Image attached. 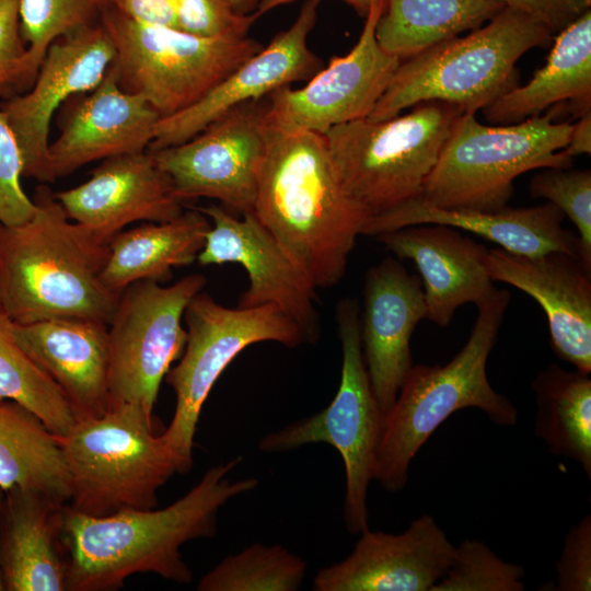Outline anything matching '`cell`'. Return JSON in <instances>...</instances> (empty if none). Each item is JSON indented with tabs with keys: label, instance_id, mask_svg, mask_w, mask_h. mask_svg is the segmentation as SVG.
<instances>
[{
	"label": "cell",
	"instance_id": "obj_40",
	"mask_svg": "<svg viewBox=\"0 0 591 591\" xmlns=\"http://www.w3.org/2000/svg\"><path fill=\"white\" fill-rule=\"evenodd\" d=\"M20 0H0V93L23 88L26 45L21 33Z\"/></svg>",
	"mask_w": 591,
	"mask_h": 591
},
{
	"label": "cell",
	"instance_id": "obj_35",
	"mask_svg": "<svg viewBox=\"0 0 591 591\" xmlns=\"http://www.w3.org/2000/svg\"><path fill=\"white\" fill-rule=\"evenodd\" d=\"M524 568L499 558L484 542L464 540L431 591H523Z\"/></svg>",
	"mask_w": 591,
	"mask_h": 591
},
{
	"label": "cell",
	"instance_id": "obj_24",
	"mask_svg": "<svg viewBox=\"0 0 591 591\" xmlns=\"http://www.w3.org/2000/svg\"><path fill=\"white\" fill-rule=\"evenodd\" d=\"M564 213L552 202L495 211L443 209L420 198L369 217L362 235L375 236L404 227L443 224L479 235L517 255L537 257L559 252L579 257L578 236L563 227Z\"/></svg>",
	"mask_w": 591,
	"mask_h": 591
},
{
	"label": "cell",
	"instance_id": "obj_19",
	"mask_svg": "<svg viewBox=\"0 0 591 591\" xmlns=\"http://www.w3.org/2000/svg\"><path fill=\"white\" fill-rule=\"evenodd\" d=\"M54 195L70 220L104 244L130 223L165 222L184 212L148 150L103 160L88 181Z\"/></svg>",
	"mask_w": 591,
	"mask_h": 591
},
{
	"label": "cell",
	"instance_id": "obj_16",
	"mask_svg": "<svg viewBox=\"0 0 591 591\" xmlns=\"http://www.w3.org/2000/svg\"><path fill=\"white\" fill-rule=\"evenodd\" d=\"M114 58L113 42L99 22L54 42L30 91L1 104L23 154L24 177L53 183L47 160L53 116L66 101L97 86Z\"/></svg>",
	"mask_w": 591,
	"mask_h": 591
},
{
	"label": "cell",
	"instance_id": "obj_15",
	"mask_svg": "<svg viewBox=\"0 0 591 591\" xmlns=\"http://www.w3.org/2000/svg\"><path fill=\"white\" fill-rule=\"evenodd\" d=\"M210 221L197 259L202 266L236 263L248 286L237 306L274 304L301 329L306 343L320 336L316 289L253 211L236 218L221 205L197 207Z\"/></svg>",
	"mask_w": 591,
	"mask_h": 591
},
{
	"label": "cell",
	"instance_id": "obj_13",
	"mask_svg": "<svg viewBox=\"0 0 591 591\" xmlns=\"http://www.w3.org/2000/svg\"><path fill=\"white\" fill-rule=\"evenodd\" d=\"M265 99L232 108L183 143L149 151L183 204L205 197L230 212L253 211L267 149Z\"/></svg>",
	"mask_w": 591,
	"mask_h": 591
},
{
	"label": "cell",
	"instance_id": "obj_45",
	"mask_svg": "<svg viewBox=\"0 0 591 591\" xmlns=\"http://www.w3.org/2000/svg\"><path fill=\"white\" fill-rule=\"evenodd\" d=\"M233 10L241 15L255 13L264 0H228Z\"/></svg>",
	"mask_w": 591,
	"mask_h": 591
},
{
	"label": "cell",
	"instance_id": "obj_31",
	"mask_svg": "<svg viewBox=\"0 0 591 591\" xmlns=\"http://www.w3.org/2000/svg\"><path fill=\"white\" fill-rule=\"evenodd\" d=\"M534 432L554 455L578 462L591 477V380L551 364L532 382Z\"/></svg>",
	"mask_w": 591,
	"mask_h": 591
},
{
	"label": "cell",
	"instance_id": "obj_29",
	"mask_svg": "<svg viewBox=\"0 0 591 591\" xmlns=\"http://www.w3.org/2000/svg\"><path fill=\"white\" fill-rule=\"evenodd\" d=\"M14 487L66 503L71 497L70 475L56 436L21 404L0 399V488Z\"/></svg>",
	"mask_w": 591,
	"mask_h": 591
},
{
	"label": "cell",
	"instance_id": "obj_32",
	"mask_svg": "<svg viewBox=\"0 0 591 591\" xmlns=\"http://www.w3.org/2000/svg\"><path fill=\"white\" fill-rule=\"evenodd\" d=\"M0 399L34 413L55 436H65L78 418L60 387L27 356L13 334V321L0 303Z\"/></svg>",
	"mask_w": 591,
	"mask_h": 591
},
{
	"label": "cell",
	"instance_id": "obj_7",
	"mask_svg": "<svg viewBox=\"0 0 591 591\" xmlns=\"http://www.w3.org/2000/svg\"><path fill=\"white\" fill-rule=\"evenodd\" d=\"M475 114L464 112L455 121L418 197L422 201L443 209L495 211L507 206L519 175L571 166L563 150L573 124L555 121V109L497 126L480 124Z\"/></svg>",
	"mask_w": 591,
	"mask_h": 591
},
{
	"label": "cell",
	"instance_id": "obj_14",
	"mask_svg": "<svg viewBox=\"0 0 591 591\" xmlns=\"http://www.w3.org/2000/svg\"><path fill=\"white\" fill-rule=\"evenodd\" d=\"M385 0H374L357 44L299 89L281 86L266 97L265 118L285 131L325 135L333 127L367 118L389 86L401 59L384 51L375 26Z\"/></svg>",
	"mask_w": 591,
	"mask_h": 591
},
{
	"label": "cell",
	"instance_id": "obj_11",
	"mask_svg": "<svg viewBox=\"0 0 591 591\" xmlns=\"http://www.w3.org/2000/svg\"><path fill=\"white\" fill-rule=\"evenodd\" d=\"M184 320L187 338L178 363L165 375L176 396L174 415L162 437L179 460L193 466V444L202 406L219 376L248 346L275 341L294 348L305 341L300 327L278 306L228 308L198 292Z\"/></svg>",
	"mask_w": 591,
	"mask_h": 591
},
{
	"label": "cell",
	"instance_id": "obj_8",
	"mask_svg": "<svg viewBox=\"0 0 591 591\" xmlns=\"http://www.w3.org/2000/svg\"><path fill=\"white\" fill-rule=\"evenodd\" d=\"M463 113L447 102L426 101L405 115L329 129L324 136L347 194L370 217L418 198Z\"/></svg>",
	"mask_w": 591,
	"mask_h": 591
},
{
	"label": "cell",
	"instance_id": "obj_41",
	"mask_svg": "<svg viewBox=\"0 0 591 591\" xmlns=\"http://www.w3.org/2000/svg\"><path fill=\"white\" fill-rule=\"evenodd\" d=\"M544 23L555 35L590 9L591 0H500Z\"/></svg>",
	"mask_w": 591,
	"mask_h": 591
},
{
	"label": "cell",
	"instance_id": "obj_43",
	"mask_svg": "<svg viewBox=\"0 0 591 591\" xmlns=\"http://www.w3.org/2000/svg\"><path fill=\"white\" fill-rule=\"evenodd\" d=\"M563 151L571 159L591 153V111L581 115L578 123L572 126L568 144Z\"/></svg>",
	"mask_w": 591,
	"mask_h": 591
},
{
	"label": "cell",
	"instance_id": "obj_20",
	"mask_svg": "<svg viewBox=\"0 0 591 591\" xmlns=\"http://www.w3.org/2000/svg\"><path fill=\"white\" fill-rule=\"evenodd\" d=\"M76 101L48 147L51 182L90 162L148 150L161 117L143 96L120 88L113 62Z\"/></svg>",
	"mask_w": 591,
	"mask_h": 591
},
{
	"label": "cell",
	"instance_id": "obj_25",
	"mask_svg": "<svg viewBox=\"0 0 591 591\" xmlns=\"http://www.w3.org/2000/svg\"><path fill=\"white\" fill-rule=\"evenodd\" d=\"M13 334L63 392L78 420L108 409L107 324L74 317L13 322Z\"/></svg>",
	"mask_w": 591,
	"mask_h": 591
},
{
	"label": "cell",
	"instance_id": "obj_46",
	"mask_svg": "<svg viewBox=\"0 0 591 591\" xmlns=\"http://www.w3.org/2000/svg\"><path fill=\"white\" fill-rule=\"evenodd\" d=\"M3 500H4V491L0 488V522H1V515H2V509H3ZM4 590L3 580L1 576V569H0V591Z\"/></svg>",
	"mask_w": 591,
	"mask_h": 591
},
{
	"label": "cell",
	"instance_id": "obj_37",
	"mask_svg": "<svg viewBox=\"0 0 591 591\" xmlns=\"http://www.w3.org/2000/svg\"><path fill=\"white\" fill-rule=\"evenodd\" d=\"M23 172L21 148L0 108V222L5 225L25 222L36 210L22 186Z\"/></svg>",
	"mask_w": 591,
	"mask_h": 591
},
{
	"label": "cell",
	"instance_id": "obj_10",
	"mask_svg": "<svg viewBox=\"0 0 591 591\" xmlns=\"http://www.w3.org/2000/svg\"><path fill=\"white\" fill-rule=\"evenodd\" d=\"M343 361L338 390L333 401L315 415L265 434L263 452H285L324 442L343 457L346 474L344 520L350 534L369 529L368 487L374 478L375 452L383 414L376 403L363 360L359 305L344 298L336 308Z\"/></svg>",
	"mask_w": 591,
	"mask_h": 591
},
{
	"label": "cell",
	"instance_id": "obj_30",
	"mask_svg": "<svg viewBox=\"0 0 591 591\" xmlns=\"http://www.w3.org/2000/svg\"><path fill=\"white\" fill-rule=\"evenodd\" d=\"M505 7L500 0H385L375 38L402 61L483 26Z\"/></svg>",
	"mask_w": 591,
	"mask_h": 591
},
{
	"label": "cell",
	"instance_id": "obj_21",
	"mask_svg": "<svg viewBox=\"0 0 591 591\" xmlns=\"http://www.w3.org/2000/svg\"><path fill=\"white\" fill-rule=\"evenodd\" d=\"M493 281L513 286L544 310L555 354L577 371L591 372V273L579 257L554 252L529 257L488 250Z\"/></svg>",
	"mask_w": 591,
	"mask_h": 591
},
{
	"label": "cell",
	"instance_id": "obj_39",
	"mask_svg": "<svg viewBox=\"0 0 591 591\" xmlns=\"http://www.w3.org/2000/svg\"><path fill=\"white\" fill-rule=\"evenodd\" d=\"M557 583L551 590H591V515H584L568 531L556 565Z\"/></svg>",
	"mask_w": 591,
	"mask_h": 591
},
{
	"label": "cell",
	"instance_id": "obj_17",
	"mask_svg": "<svg viewBox=\"0 0 591 591\" xmlns=\"http://www.w3.org/2000/svg\"><path fill=\"white\" fill-rule=\"evenodd\" d=\"M321 0H305L294 22L245 60L194 105L160 118L148 151L183 143L232 108L267 97L293 82L308 81L323 68L309 47Z\"/></svg>",
	"mask_w": 591,
	"mask_h": 591
},
{
	"label": "cell",
	"instance_id": "obj_27",
	"mask_svg": "<svg viewBox=\"0 0 591 591\" xmlns=\"http://www.w3.org/2000/svg\"><path fill=\"white\" fill-rule=\"evenodd\" d=\"M570 101L579 117L591 104V10L563 28L544 67L525 85H517L484 108L491 125H511Z\"/></svg>",
	"mask_w": 591,
	"mask_h": 591
},
{
	"label": "cell",
	"instance_id": "obj_6",
	"mask_svg": "<svg viewBox=\"0 0 591 591\" xmlns=\"http://www.w3.org/2000/svg\"><path fill=\"white\" fill-rule=\"evenodd\" d=\"M153 418L140 406L120 404L56 436L70 475L72 509L105 517L157 508L159 488L182 467L155 432Z\"/></svg>",
	"mask_w": 591,
	"mask_h": 591
},
{
	"label": "cell",
	"instance_id": "obj_38",
	"mask_svg": "<svg viewBox=\"0 0 591 591\" xmlns=\"http://www.w3.org/2000/svg\"><path fill=\"white\" fill-rule=\"evenodd\" d=\"M259 18L237 14L228 0H176V26L200 37L247 34Z\"/></svg>",
	"mask_w": 591,
	"mask_h": 591
},
{
	"label": "cell",
	"instance_id": "obj_22",
	"mask_svg": "<svg viewBox=\"0 0 591 591\" xmlns=\"http://www.w3.org/2000/svg\"><path fill=\"white\" fill-rule=\"evenodd\" d=\"M363 300L362 355L373 395L385 416L413 367L412 335L426 318L421 280L401 262L385 258L367 271Z\"/></svg>",
	"mask_w": 591,
	"mask_h": 591
},
{
	"label": "cell",
	"instance_id": "obj_23",
	"mask_svg": "<svg viewBox=\"0 0 591 591\" xmlns=\"http://www.w3.org/2000/svg\"><path fill=\"white\" fill-rule=\"evenodd\" d=\"M401 259L412 260L419 275L426 318L441 327L463 304L484 302L494 291L486 268L488 250L454 228L422 223L374 236Z\"/></svg>",
	"mask_w": 591,
	"mask_h": 591
},
{
	"label": "cell",
	"instance_id": "obj_26",
	"mask_svg": "<svg viewBox=\"0 0 591 591\" xmlns=\"http://www.w3.org/2000/svg\"><path fill=\"white\" fill-rule=\"evenodd\" d=\"M66 502L19 487L4 491L0 569L4 590H66L61 529Z\"/></svg>",
	"mask_w": 591,
	"mask_h": 591
},
{
	"label": "cell",
	"instance_id": "obj_2",
	"mask_svg": "<svg viewBox=\"0 0 591 591\" xmlns=\"http://www.w3.org/2000/svg\"><path fill=\"white\" fill-rule=\"evenodd\" d=\"M253 212L316 290L341 280L370 217L341 185L324 135L268 124Z\"/></svg>",
	"mask_w": 591,
	"mask_h": 591
},
{
	"label": "cell",
	"instance_id": "obj_44",
	"mask_svg": "<svg viewBox=\"0 0 591 591\" xmlns=\"http://www.w3.org/2000/svg\"><path fill=\"white\" fill-rule=\"evenodd\" d=\"M293 1L298 0H264V2L259 5L256 13L262 16L264 13L280 7L282 4H288ZM347 4H349L359 16L366 18L370 11V8L374 0H343Z\"/></svg>",
	"mask_w": 591,
	"mask_h": 591
},
{
	"label": "cell",
	"instance_id": "obj_28",
	"mask_svg": "<svg viewBox=\"0 0 591 591\" xmlns=\"http://www.w3.org/2000/svg\"><path fill=\"white\" fill-rule=\"evenodd\" d=\"M209 228V219L193 208L170 221L144 222L120 231L108 242L103 283L120 294L137 281L169 280L174 268L197 259Z\"/></svg>",
	"mask_w": 591,
	"mask_h": 591
},
{
	"label": "cell",
	"instance_id": "obj_18",
	"mask_svg": "<svg viewBox=\"0 0 591 591\" xmlns=\"http://www.w3.org/2000/svg\"><path fill=\"white\" fill-rule=\"evenodd\" d=\"M455 555V546L431 515L399 534L360 533L344 560L321 569L314 591H431Z\"/></svg>",
	"mask_w": 591,
	"mask_h": 591
},
{
	"label": "cell",
	"instance_id": "obj_36",
	"mask_svg": "<svg viewBox=\"0 0 591 591\" xmlns=\"http://www.w3.org/2000/svg\"><path fill=\"white\" fill-rule=\"evenodd\" d=\"M530 183L532 197L547 199L578 231L579 259L591 273V172L545 167Z\"/></svg>",
	"mask_w": 591,
	"mask_h": 591
},
{
	"label": "cell",
	"instance_id": "obj_3",
	"mask_svg": "<svg viewBox=\"0 0 591 591\" xmlns=\"http://www.w3.org/2000/svg\"><path fill=\"white\" fill-rule=\"evenodd\" d=\"M34 215L0 222V303L16 324L74 317L108 324L120 294L101 274L108 244L68 218L45 185L37 187Z\"/></svg>",
	"mask_w": 591,
	"mask_h": 591
},
{
	"label": "cell",
	"instance_id": "obj_9",
	"mask_svg": "<svg viewBox=\"0 0 591 591\" xmlns=\"http://www.w3.org/2000/svg\"><path fill=\"white\" fill-rule=\"evenodd\" d=\"M100 23L115 48L120 88L143 96L161 118L194 105L264 47L247 34L200 37L139 23L111 5Z\"/></svg>",
	"mask_w": 591,
	"mask_h": 591
},
{
	"label": "cell",
	"instance_id": "obj_34",
	"mask_svg": "<svg viewBox=\"0 0 591 591\" xmlns=\"http://www.w3.org/2000/svg\"><path fill=\"white\" fill-rule=\"evenodd\" d=\"M108 0H20L21 33L26 45L23 88L31 85L49 46L100 22Z\"/></svg>",
	"mask_w": 591,
	"mask_h": 591
},
{
	"label": "cell",
	"instance_id": "obj_42",
	"mask_svg": "<svg viewBox=\"0 0 591 591\" xmlns=\"http://www.w3.org/2000/svg\"><path fill=\"white\" fill-rule=\"evenodd\" d=\"M108 5L139 23L176 26V0H108Z\"/></svg>",
	"mask_w": 591,
	"mask_h": 591
},
{
	"label": "cell",
	"instance_id": "obj_1",
	"mask_svg": "<svg viewBox=\"0 0 591 591\" xmlns=\"http://www.w3.org/2000/svg\"><path fill=\"white\" fill-rule=\"evenodd\" d=\"M242 456L212 465L183 497L163 509L124 510L105 517L63 508L61 542L67 552L66 590L111 591L135 573L151 572L189 583L185 543L211 537L220 509L232 498L254 490L258 480L231 482L228 474Z\"/></svg>",
	"mask_w": 591,
	"mask_h": 591
},
{
	"label": "cell",
	"instance_id": "obj_4",
	"mask_svg": "<svg viewBox=\"0 0 591 591\" xmlns=\"http://www.w3.org/2000/svg\"><path fill=\"white\" fill-rule=\"evenodd\" d=\"M509 301L507 290L495 289L477 305L478 315L466 344L447 364L409 369L383 417L375 452L374 479L385 490L405 487L412 460L455 412L476 407L497 425L518 422V409L491 387L486 373Z\"/></svg>",
	"mask_w": 591,
	"mask_h": 591
},
{
	"label": "cell",
	"instance_id": "obj_33",
	"mask_svg": "<svg viewBox=\"0 0 591 591\" xmlns=\"http://www.w3.org/2000/svg\"><path fill=\"white\" fill-rule=\"evenodd\" d=\"M306 563L280 544H254L230 555L201 577L199 591H296Z\"/></svg>",
	"mask_w": 591,
	"mask_h": 591
},
{
	"label": "cell",
	"instance_id": "obj_5",
	"mask_svg": "<svg viewBox=\"0 0 591 591\" xmlns=\"http://www.w3.org/2000/svg\"><path fill=\"white\" fill-rule=\"evenodd\" d=\"M552 31L536 18L505 7L486 25L402 60L367 117L393 118L426 101L476 113L519 85L517 61L528 50L548 47Z\"/></svg>",
	"mask_w": 591,
	"mask_h": 591
},
{
	"label": "cell",
	"instance_id": "obj_12",
	"mask_svg": "<svg viewBox=\"0 0 591 591\" xmlns=\"http://www.w3.org/2000/svg\"><path fill=\"white\" fill-rule=\"evenodd\" d=\"M206 282L192 274L166 287L137 281L120 293L107 324L108 407L134 404L153 416L160 385L186 344L185 310Z\"/></svg>",
	"mask_w": 591,
	"mask_h": 591
}]
</instances>
